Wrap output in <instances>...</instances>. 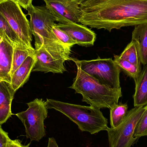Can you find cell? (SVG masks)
Segmentation results:
<instances>
[{
	"label": "cell",
	"mask_w": 147,
	"mask_h": 147,
	"mask_svg": "<svg viewBox=\"0 0 147 147\" xmlns=\"http://www.w3.org/2000/svg\"><path fill=\"white\" fill-rule=\"evenodd\" d=\"M31 143L27 145H24L19 140H11L10 139L7 147H29Z\"/></svg>",
	"instance_id": "obj_25"
},
{
	"label": "cell",
	"mask_w": 147,
	"mask_h": 147,
	"mask_svg": "<svg viewBox=\"0 0 147 147\" xmlns=\"http://www.w3.org/2000/svg\"><path fill=\"white\" fill-rule=\"evenodd\" d=\"M74 1H76L79 4H80V3H82L84 2L85 1H86V0H74Z\"/></svg>",
	"instance_id": "obj_28"
},
{
	"label": "cell",
	"mask_w": 147,
	"mask_h": 147,
	"mask_svg": "<svg viewBox=\"0 0 147 147\" xmlns=\"http://www.w3.org/2000/svg\"><path fill=\"white\" fill-rule=\"evenodd\" d=\"M127 104H117L110 110V124L111 128L118 126L123 121L127 114Z\"/></svg>",
	"instance_id": "obj_21"
},
{
	"label": "cell",
	"mask_w": 147,
	"mask_h": 147,
	"mask_svg": "<svg viewBox=\"0 0 147 147\" xmlns=\"http://www.w3.org/2000/svg\"><path fill=\"white\" fill-rule=\"evenodd\" d=\"M14 90L10 83L0 80V125L5 123L12 115L11 104Z\"/></svg>",
	"instance_id": "obj_12"
},
{
	"label": "cell",
	"mask_w": 147,
	"mask_h": 147,
	"mask_svg": "<svg viewBox=\"0 0 147 147\" xmlns=\"http://www.w3.org/2000/svg\"><path fill=\"white\" fill-rule=\"evenodd\" d=\"M34 55L35 49L33 47L28 48L25 46L13 47L11 75L22 64L28 56Z\"/></svg>",
	"instance_id": "obj_18"
},
{
	"label": "cell",
	"mask_w": 147,
	"mask_h": 147,
	"mask_svg": "<svg viewBox=\"0 0 147 147\" xmlns=\"http://www.w3.org/2000/svg\"><path fill=\"white\" fill-rule=\"evenodd\" d=\"M47 147H59L55 138L53 137L49 138L48 139V145Z\"/></svg>",
	"instance_id": "obj_27"
},
{
	"label": "cell",
	"mask_w": 147,
	"mask_h": 147,
	"mask_svg": "<svg viewBox=\"0 0 147 147\" xmlns=\"http://www.w3.org/2000/svg\"><path fill=\"white\" fill-rule=\"evenodd\" d=\"M132 39L138 45L141 62L145 66L147 64V23L135 26Z\"/></svg>",
	"instance_id": "obj_15"
},
{
	"label": "cell",
	"mask_w": 147,
	"mask_h": 147,
	"mask_svg": "<svg viewBox=\"0 0 147 147\" xmlns=\"http://www.w3.org/2000/svg\"><path fill=\"white\" fill-rule=\"evenodd\" d=\"M25 111L16 114L26 129V136L31 141L39 142L45 136L44 121L48 115V109L42 98H36L28 103Z\"/></svg>",
	"instance_id": "obj_6"
},
{
	"label": "cell",
	"mask_w": 147,
	"mask_h": 147,
	"mask_svg": "<svg viewBox=\"0 0 147 147\" xmlns=\"http://www.w3.org/2000/svg\"><path fill=\"white\" fill-rule=\"evenodd\" d=\"M57 26L67 33L79 45L88 47L94 45L96 34L86 26L74 22L58 23Z\"/></svg>",
	"instance_id": "obj_11"
},
{
	"label": "cell",
	"mask_w": 147,
	"mask_h": 147,
	"mask_svg": "<svg viewBox=\"0 0 147 147\" xmlns=\"http://www.w3.org/2000/svg\"><path fill=\"white\" fill-rule=\"evenodd\" d=\"M35 64L32 71L63 74L67 71L64 65L67 59L63 55L43 47L35 49Z\"/></svg>",
	"instance_id": "obj_10"
},
{
	"label": "cell",
	"mask_w": 147,
	"mask_h": 147,
	"mask_svg": "<svg viewBox=\"0 0 147 147\" xmlns=\"http://www.w3.org/2000/svg\"><path fill=\"white\" fill-rule=\"evenodd\" d=\"M26 10L30 16V28L35 39V49L43 47L63 55L67 60L73 61L74 59L70 56L71 48L62 44L52 30L56 20L46 6H36L32 3Z\"/></svg>",
	"instance_id": "obj_2"
},
{
	"label": "cell",
	"mask_w": 147,
	"mask_h": 147,
	"mask_svg": "<svg viewBox=\"0 0 147 147\" xmlns=\"http://www.w3.org/2000/svg\"><path fill=\"white\" fill-rule=\"evenodd\" d=\"M7 1V0H0V1ZM10 1H13L15 2H16L17 3H18V0H10Z\"/></svg>",
	"instance_id": "obj_29"
},
{
	"label": "cell",
	"mask_w": 147,
	"mask_h": 147,
	"mask_svg": "<svg viewBox=\"0 0 147 147\" xmlns=\"http://www.w3.org/2000/svg\"><path fill=\"white\" fill-rule=\"evenodd\" d=\"M76 77L70 87L81 94L82 101L98 109H110L117 104L122 96L121 88H113L102 84L92 76L85 73L78 66Z\"/></svg>",
	"instance_id": "obj_3"
},
{
	"label": "cell",
	"mask_w": 147,
	"mask_h": 147,
	"mask_svg": "<svg viewBox=\"0 0 147 147\" xmlns=\"http://www.w3.org/2000/svg\"><path fill=\"white\" fill-rule=\"evenodd\" d=\"M52 30L59 40L66 46L71 48L74 45L77 44V42L67 33L60 29L56 23L52 27Z\"/></svg>",
	"instance_id": "obj_22"
},
{
	"label": "cell",
	"mask_w": 147,
	"mask_h": 147,
	"mask_svg": "<svg viewBox=\"0 0 147 147\" xmlns=\"http://www.w3.org/2000/svg\"><path fill=\"white\" fill-rule=\"evenodd\" d=\"M119 57L126 60L135 65L141 67V62L138 45L136 41L132 39L131 42L127 45Z\"/></svg>",
	"instance_id": "obj_20"
},
{
	"label": "cell",
	"mask_w": 147,
	"mask_h": 147,
	"mask_svg": "<svg viewBox=\"0 0 147 147\" xmlns=\"http://www.w3.org/2000/svg\"><path fill=\"white\" fill-rule=\"evenodd\" d=\"M0 14L6 19L23 45L32 48L30 22L20 4L10 0L0 1Z\"/></svg>",
	"instance_id": "obj_8"
},
{
	"label": "cell",
	"mask_w": 147,
	"mask_h": 147,
	"mask_svg": "<svg viewBox=\"0 0 147 147\" xmlns=\"http://www.w3.org/2000/svg\"><path fill=\"white\" fill-rule=\"evenodd\" d=\"M145 110L139 120L134 136L135 138H139L147 136V105L145 106Z\"/></svg>",
	"instance_id": "obj_23"
},
{
	"label": "cell",
	"mask_w": 147,
	"mask_h": 147,
	"mask_svg": "<svg viewBox=\"0 0 147 147\" xmlns=\"http://www.w3.org/2000/svg\"><path fill=\"white\" fill-rule=\"evenodd\" d=\"M114 60L121 71H123L128 76L132 78L136 83L142 71L141 67L121 59L118 55H114Z\"/></svg>",
	"instance_id": "obj_19"
},
{
	"label": "cell",
	"mask_w": 147,
	"mask_h": 147,
	"mask_svg": "<svg viewBox=\"0 0 147 147\" xmlns=\"http://www.w3.org/2000/svg\"><path fill=\"white\" fill-rule=\"evenodd\" d=\"M79 23L111 32L147 23V0H86L80 4Z\"/></svg>",
	"instance_id": "obj_1"
},
{
	"label": "cell",
	"mask_w": 147,
	"mask_h": 147,
	"mask_svg": "<svg viewBox=\"0 0 147 147\" xmlns=\"http://www.w3.org/2000/svg\"><path fill=\"white\" fill-rule=\"evenodd\" d=\"M10 140L8 133L4 131L0 125V147H7Z\"/></svg>",
	"instance_id": "obj_24"
},
{
	"label": "cell",
	"mask_w": 147,
	"mask_h": 147,
	"mask_svg": "<svg viewBox=\"0 0 147 147\" xmlns=\"http://www.w3.org/2000/svg\"><path fill=\"white\" fill-rule=\"evenodd\" d=\"M0 37L8 41L13 46V47L25 46L20 39L18 35L11 28L6 19L1 14H0Z\"/></svg>",
	"instance_id": "obj_17"
},
{
	"label": "cell",
	"mask_w": 147,
	"mask_h": 147,
	"mask_svg": "<svg viewBox=\"0 0 147 147\" xmlns=\"http://www.w3.org/2000/svg\"><path fill=\"white\" fill-rule=\"evenodd\" d=\"M46 7L59 23H79L81 10L74 0H44Z\"/></svg>",
	"instance_id": "obj_9"
},
{
	"label": "cell",
	"mask_w": 147,
	"mask_h": 147,
	"mask_svg": "<svg viewBox=\"0 0 147 147\" xmlns=\"http://www.w3.org/2000/svg\"><path fill=\"white\" fill-rule=\"evenodd\" d=\"M33 0H18V3L21 7L25 9L32 4Z\"/></svg>",
	"instance_id": "obj_26"
},
{
	"label": "cell",
	"mask_w": 147,
	"mask_h": 147,
	"mask_svg": "<svg viewBox=\"0 0 147 147\" xmlns=\"http://www.w3.org/2000/svg\"><path fill=\"white\" fill-rule=\"evenodd\" d=\"M74 62L85 73L87 74L102 84L113 88H119L121 71L111 58L79 60Z\"/></svg>",
	"instance_id": "obj_5"
},
{
	"label": "cell",
	"mask_w": 147,
	"mask_h": 147,
	"mask_svg": "<svg viewBox=\"0 0 147 147\" xmlns=\"http://www.w3.org/2000/svg\"><path fill=\"white\" fill-rule=\"evenodd\" d=\"M36 62L35 55L29 56L11 75V84L15 92L22 87L29 79Z\"/></svg>",
	"instance_id": "obj_14"
},
{
	"label": "cell",
	"mask_w": 147,
	"mask_h": 147,
	"mask_svg": "<svg viewBox=\"0 0 147 147\" xmlns=\"http://www.w3.org/2000/svg\"><path fill=\"white\" fill-rule=\"evenodd\" d=\"M13 47L6 40L0 43V80L11 84L12 59Z\"/></svg>",
	"instance_id": "obj_13"
},
{
	"label": "cell",
	"mask_w": 147,
	"mask_h": 147,
	"mask_svg": "<svg viewBox=\"0 0 147 147\" xmlns=\"http://www.w3.org/2000/svg\"><path fill=\"white\" fill-rule=\"evenodd\" d=\"M2 40V38H1V37H0V43H1V40Z\"/></svg>",
	"instance_id": "obj_30"
},
{
	"label": "cell",
	"mask_w": 147,
	"mask_h": 147,
	"mask_svg": "<svg viewBox=\"0 0 147 147\" xmlns=\"http://www.w3.org/2000/svg\"><path fill=\"white\" fill-rule=\"evenodd\" d=\"M145 107H135L127 112L118 126L107 130L110 147H131L139 138L134 136L136 125Z\"/></svg>",
	"instance_id": "obj_7"
},
{
	"label": "cell",
	"mask_w": 147,
	"mask_h": 147,
	"mask_svg": "<svg viewBox=\"0 0 147 147\" xmlns=\"http://www.w3.org/2000/svg\"><path fill=\"white\" fill-rule=\"evenodd\" d=\"M136 84L134 95V107H144L147 105V64L144 66Z\"/></svg>",
	"instance_id": "obj_16"
},
{
	"label": "cell",
	"mask_w": 147,
	"mask_h": 147,
	"mask_svg": "<svg viewBox=\"0 0 147 147\" xmlns=\"http://www.w3.org/2000/svg\"><path fill=\"white\" fill-rule=\"evenodd\" d=\"M45 102L47 109H54L63 113L77 124L81 131L92 135L107 131L109 128L108 120L104 116L100 109L49 98Z\"/></svg>",
	"instance_id": "obj_4"
}]
</instances>
